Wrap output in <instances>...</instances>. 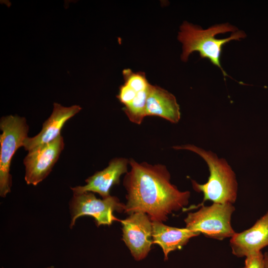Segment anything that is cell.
Instances as JSON below:
<instances>
[{
    "label": "cell",
    "instance_id": "6da1fadb",
    "mask_svg": "<svg viewBox=\"0 0 268 268\" xmlns=\"http://www.w3.org/2000/svg\"><path fill=\"white\" fill-rule=\"evenodd\" d=\"M131 170L124 179L127 192L125 212L146 213L152 221H166L173 212L185 209L191 193L181 191L170 182L166 166L129 160Z\"/></svg>",
    "mask_w": 268,
    "mask_h": 268
},
{
    "label": "cell",
    "instance_id": "7a4b0ae2",
    "mask_svg": "<svg viewBox=\"0 0 268 268\" xmlns=\"http://www.w3.org/2000/svg\"><path fill=\"white\" fill-rule=\"evenodd\" d=\"M246 37L243 31L228 23L213 25L206 29L184 21L180 27L178 39L182 44L181 58L187 62L194 52L200 53L201 58L208 59L227 75L220 64V57L223 46L232 40H240Z\"/></svg>",
    "mask_w": 268,
    "mask_h": 268
},
{
    "label": "cell",
    "instance_id": "3957f363",
    "mask_svg": "<svg viewBox=\"0 0 268 268\" xmlns=\"http://www.w3.org/2000/svg\"><path fill=\"white\" fill-rule=\"evenodd\" d=\"M173 148L192 151L201 157L208 166L209 176L207 182L200 184L192 180L194 190L203 195L199 206L207 201L213 203H235L237 198L238 183L234 172L224 158H219L211 151L190 144L175 145Z\"/></svg>",
    "mask_w": 268,
    "mask_h": 268
},
{
    "label": "cell",
    "instance_id": "277c9868",
    "mask_svg": "<svg viewBox=\"0 0 268 268\" xmlns=\"http://www.w3.org/2000/svg\"><path fill=\"white\" fill-rule=\"evenodd\" d=\"M200 206L198 211L188 213L184 220L185 228L218 240L231 238L236 233L231 222L235 210L233 204L213 203Z\"/></svg>",
    "mask_w": 268,
    "mask_h": 268
},
{
    "label": "cell",
    "instance_id": "5b68a950",
    "mask_svg": "<svg viewBox=\"0 0 268 268\" xmlns=\"http://www.w3.org/2000/svg\"><path fill=\"white\" fill-rule=\"evenodd\" d=\"M0 195L4 198L10 192L11 159L16 151L23 146L29 126L24 117L8 115L0 118Z\"/></svg>",
    "mask_w": 268,
    "mask_h": 268
},
{
    "label": "cell",
    "instance_id": "8992f818",
    "mask_svg": "<svg viewBox=\"0 0 268 268\" xmlns=\"http://www.w3.org/2000/svg\"><path fill=\"white\" fill-rule=\"evenodd\" d=\"M125 207V204L114 196L100 199H97L92 192L73 195L69 202L71 215L69 226L71 228L76 220L84 215L93 217L98 227L101 225H110L113 221H120L114 215L113 212L124 211Z\"/></svg>",
    "mask_w": 268,
    "mask_h": 268
},
{
    "label": "cell",
    "instance_id": "52a82bcc",
    "mask_svg": "<svg viewBox=\"0 0 268 268\" xmlns=\"http://www.w3.org/2000/svg\"><path fill=\"white\" fill-rule=\"evenodd\" d=\"M122 225L123 240L136 261L146 258L152 243V222L144 213L137 212L130 214Z\"/></svg>",
    "mask_w": 268,
    "mask_h": 268
},
{
    "label": "cell",
    "instance_id": "ba28073f",
    "mask_svg": "<svg viewBox=\"0 0 268 268\" xmlns=\"http://www.w3.org/2000/svg\"><path fill=\"white\" fill-rule=\"evenodd\" d=\"M64 146V138L60 135L52 142L28 152L23 160L27 184L36 186L48 176Z\"/></svg>",
    "mask_w": 268,
    "mask_h": 268
},
{
    "label": "cell",
    "instance_id": "9c48e42d",
    "mask_svg": "<svg viewBox=\"0 0 268 268\" xmlns=\"http://www.w3.org/2000/svg\"><path fill=\"white\" fill-rule=\"evenodd\" d=\"M129 160L123 157L113 158L109 162L108 166L103 170L96 172L92 176L85 180L86 184L70 188L73 195L81 194L85 192L96 193L102 199L110 195L112 187L120 183L122 175L126 174Z\"/></svg>",
    "mask_w": 268,
    "mask_h": 268
},
{
    "label": "cell",
    "instance_id": "30bf717a",
    "mask_svg": "<svg viewBox=\"0 0 268 268\" xmlns=\"http://www.w3.org/2000/svg\"><path fill=\"white\" fill-rule=\"evenodd\" d=\"M81 107L79 105L64 107L55 102L51 116L43 124L42 128L37 135L24 140L25 150L32 151L52 142L61 135V131L66 122L78 113Z\"/></svg>",
    "mask_w": 268,
    "mask_h": 268
},
{
    "label": "cell",
    "instance_id": "8fae6325",
    "mask_svg": "<svg viewBox=\"0 0 268 268\" xmlns=\"http://www.w3.org/2000/svg\"><path fill=\"white\" fill-rule=\"evenodd\" d=\"M268 246V211L250 228L236 233L230 240L232 253L238 258L261 252Z\"/></svg>",
    "mask_w": 268,
    "mask_h": 268
},
{
    "label": "cell",
    "instance_id": "7c38bea8",
    "mask_svg": "<svg viewBox=\"0 0 268 268\" xmlns=\"http://www.w3.org/2000/svg\"><path fill=\"white\" fill-rule=\"evenodd\" d=\"M146 115L158 116L176 124L181 118L180 108L173 94L160 86L150 84L146 100Z\"/></svg>",
    "mask_w": 268,
    "mask_h": 268
},
{
    "label": "cell",
    "instance_id": "4fadbf2b",
    "mask_svg": "<svg viewBox=\"0 0 268 268\" xmlns=\"http://www.w3.org/2000/svg\"><path fill=\"white\" fill-rule=\"evenodd\" d=\"M152 222V243L158 244L162 248L165 260L168 259L171 252L181 249L190 239L201 234L186 228L171 227L159 221Z\"/></svg>",
    "mask_w": 268,
    "mask_h": 268
},
{
    "label": "cell",
    "instance_id": "5bb4252c",
    "mask_svg": "<svg viewBox=\"0 0 268 268\" xmlns=\"http://www.w3.org/2000/svg\"><path fill=\"white\" fill-rule=\"evenodd\" d=\"M149 87L138 92L132 102L123 107L128 118L134 123L140 124L146 116V104Z\"/></svg>",
    "mask_w": 268,
    "mask_h": 268
},
{
    "label": "cell",
    "instance_id": "9a60e30c",
    "mask_svg": "<svg viewBox=\"0 0 268 268\" xmlns=\"http://www.w3.org/2000/svg\"><path fill=\"white\" fill-rule=\"evenodd\" d=\"M125 80L124 83L129 85L137 91L145 90L149 88L150 84L143 72H133L131 69H125L123 71Z\"/></svg>",
    "mask_w": 268,
    "mask_h": 268
},
{
    "label": "cell",
    "instance_id": "2e32d148",
    "mask_svg": "<svg viewBox=\"0 0 268 268\" xmlns=\"http://www.w3.org/2000/svg\"><path fill=\"white\" fill-rule=\"evenodd\" d=\"M138 92L139 91H136L129 85L124 83L120 86L117 97L119 101L125 106L132 102Z\"/></svg>",
    "mask_w": 268,
    "mask_h": 268
},
{
    "label": "cell",
    "instance_id": "e0dca14e",
    "mask_svg": "<svg viewBox=\"0 0 268 268\" xmlns=\"http://www.w3.org/2000/svg\"><path fill=\"white\" fill-rule=\"evenodd\" d=\"M245 258L244 266L242 268H266L264 255L262 252Z\"/></svg>",
    "mask_w": 268,
    "mask_h": 268
},
{
    "label": "cell",
    "instance_id": "ac0fdd59",
    "mask_svg": "<svg viewBox=\"0 0 268 268\" xmlns=\"http://www.w3.org/2000/svg\"><path fill=\"white\" fill-rule=\"evenodd\" d=\"M266 268H268V252H266L264 254Z\"/></svg>",
    "mask_w": 268,
    "mask_h": 268
}]
</instances>
